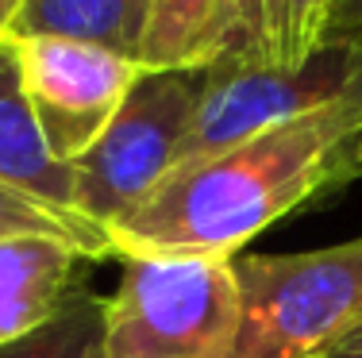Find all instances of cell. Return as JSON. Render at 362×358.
Listing matches in <instances>:
<instances>
[{
  "mask_svg": "<svg viewBox=\"0 0 362 358\" xmlns=\"http://www.w3.org/2000/svg\"><path fill=\"white\" fill-rule=\"evenodd\" d=\"M339 0H266V47L270 66L300 70L316 50H324L327 20Z\"/></svg>",
  "mask_w": 362,
  "mask_h": 358,
  "instance_id": "4fadbf2b",
  "label": "cell"
},
{
  "mask_svg": "<svg viewBox=\"0 0 362 358\" xmlns=\"http://www.w3.org/2000/svg\"><path fill=\"white\" fill-rule=\"evenodd\" d=\"M0 358H105V301L77 285L39 331L0 347Z\"/></svg>",
  "mask_w": 362,
  "mask_h": 358,
  "instance_id": "8fae6325",
  "label": "cell"
},
{
  "mask_svg": "<svg viewBox=\"0 0 362 358\" xmlns=\"http://www.w3.org/2000/svg\"><path fill=\"white\" fill-rule=\"evenodd\" d=\"M146 16L151 0H23L8 39H70L139 62Z\"/></svg>",
  "mask_w": 362,
  "mask_h": 358,
  "instance_id": "9c48e42d",
  "label": "cell"
},
{
  "mask_svg": "<svg viewBox=\"0 0 362 358\" xmlns=\"http://www.w3.org/2000/svg\"><path fill=\"white\" fill-rule=\"evenodd\" d=\"M231 358H316L362 323V235L308 254H235Z\"/></svg>",
  "mask_w": 362,
  "mask_h": 358,
  "instance_id": "7a4b0ae2",
  "label": "cell"
},
{
  "mask_svg": "<svg viewBox=\"0 0 362 358\" xmlns=\"http://www.w3.org/2000/svg\"><path fill=\"white\" fill-rule=\"evenodd\" d=\"M228 0H151L139 70H212L231 54Z\"/></svg>",
  "mask_w": 362,
  "mask_h": 358,
  "instance_id": "30bf717a",
  "label": "cell"
},
{
  "mask_svg": "<svg viewBox=\"0 0 362 358\" xmlns=\"http://www.w3.org/2000/svg\"><path fill=\"white\" fill-rule=\"evenodd\" d=\"M209 70H143L97 143L74 162V212L112 235L177 166Z\"/></svg>",
  "mask_w": 362,
  "mask_h": 358,
  "instance_id": "277c9868",
  "label": "cell"
},
{
  "mask_svg": "<svg viewBox=\"0 0 362 358\" xmlns=\"http://www.w3.org/2000/svg\"><path fill=\"white\" fill-rule=\"evenodd\" d=\"M20 235L62 239L74 251H81L85 258H112V239L97 224H89L85 216H74V212H54L47 204L0 185V239H20Z\"/></svg>",
  "mask_w": 362,
  "mask_h": 358,
  "instance_id": "7c38bea8",
  "label": "cell"
},
{
  "mask_svg": "<svg viewBox=\"0 0 362 358\" xmlns=\"http://www.w3.org/2000/svg\"><path fill=\"white\" fill-rule=\"evenodd\" d=\"M231 4V54L239 62H270V47H266V0H228Z\"/></svg>",
  "mask_w": 362,
  "mask_h": 358,
  "instance_id": "5bb4252c",
  "label": "cell"
},
{
  "mask_svg": "<svg viewBox=\"0 0 362 358\" xmlns=\"http://www.w3.org/2000/svg\"><path fill=\"white\" fill-rule=\"evenodd\" d=\"M362 85V47H324L300 70L270 62L220 58L204 73L189 135L181 139L177 166L212 158L255 135L300 119ZM174 166V169H177Z\"/></svg>",
  "mask_w": 362,
  "mask_h": 358,
  "instance_id": "5b68a950",
  "label": "cell"
},
{
  "mask_svg": "<svg viewBox=\"0 0 362 358\" xmlns=\"http://www.w3.org/2000/svg\"><path fill=\"white\" fill-rule=\"evenodd\" d=\"M89 262L62 239H0V347L39 331L77 289V266Z\"/></svg>",
  "mask_w": 362,
  "mask_h": 358,
  "instance_id": "52a82bcc",
  "label": "cell"
},
{
  "mask_svg": "<svg viewBox=\"0 0 362 358\" xmlns=\"http://www.w3.org/2000/svg\"><path fill=\"white\" fill-rule=\"evenodd\" d=\"M355 177H362V131L347 143V147H343L339 166H335V189L347 185V181H355Z\"/></svg>",
  "mask_w": 362,
  "mask_h": 358,
  "instance_id": "2e32d148",
  "label": "cell"
},
{
  "mask_svg": "<svg viewBox=\"0 0 362 358\" xmlns=\"http://www.w3.org/2000/svg\"><path fill=\"white\" fill-rule=\"evenodd\" d=\"M324 47H362V0H339L327 20Z\"/></svg>",
  "mask_w": 362,
  "mask_h": 358,
  "instance_id": "9a60e30c",
  "label": "cell"
},
{
  "mask_svg": "<svg viewBox=\"0 0 362 358\" xmlns=\"http://www.w3.org/2000/svg\"><path fill=\"white\" fill-rule=\"evenodd\" d=\"M362 131V85L347 97L255 135L212 158L177 166L112 227L116 258H235L247 239L324 189Z\"/></svg>",
  "mask_w": 362,
  "mask_h": 358,
  "instance_id": "6da1fadb",
  "label": "cell"
},
{
  "mask_svg": "<svg viewBox=\"0 0 362 358\" xmlns=\"http://www.w3.org/2000/svg\"><path fill=\"white\" fill-rule=\"evenodd\" d=\"M235 331L231 258H124L105 301V358H231Z\"/></svg>",
  "mask_w": 362,
  "mask_h": 358,
  "instance_id": "3957f363",
  "label": "cell"
},
{
  "mask_svg": "<svg viewBox=\"0 0 362 358\" xmlns=\"http://www.w3.org/2000/svg\"><path fill=\"white\" fill-rule=\"evenodd\" d=\"M316 358H362V323L355 331H347L339 343H332L327 351H320Z\"/></svg>",
  "mask_w": 362,
  "mask_h": 358,
  "instance_id": "e0dca14e",
  "label": "cell"
},
{
  "mask_svg": "<svg viewBox=\"0 0 362 358\" xmlns=\"http://www.w3.org/2000/svg\"><path fill=\"white\" fill-rule=\"evenodd\" d=\"M20 54L23 93L42 143L58 162L74 166L105 135L124 97L139 81V62H127L89 42L12 39Z\"/></svg>",
  "mask_w": 362,
  "mask_h": 358,
  "instance_id": "8992f818",
  "label": "cell"
},
{
  "mask_svg": "<svg viewBox=\"0 0 362 358\" xmlns=\"http://www.w3.org/2000/svg\"><path fill=\"white\" fill-rule=\"evenodd\" d=\"M20 4L23 0H0V39L12 35V23H16V16H20Z\"/></svg>",
  "mask_w": 362,
  "mask_h": 358,
  "instance_id": "ac0fdd59",
  "label": "cell"
},
{
  "mask_svg": "<svg viewBox=\"0 0 362 358\" xmlns=\"http://www.w3.org/2000/svg\"><path fill=\"white\" fill-rule=\"evenodd\" d=\"M0 185L54 212H74V166L58 162L42 143L12 39H0Z\"/></svg>",
  "mask_w": 362,
  "mask_h": 358,
  "instance_id": "ba28073f",
  "label": "cell"
}]
</instances>
